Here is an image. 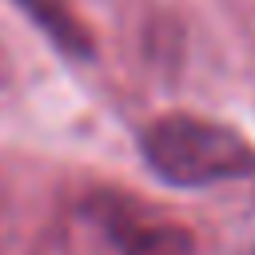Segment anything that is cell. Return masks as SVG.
I'll list each match as a JSON object with an SVG mask.
<instances>
[{
  "mask_svg": "<svg viewBox=\"0 0 255 255\" xmlns=\"http://www.w3.org/2000/svg\"><path fill=\"white\" fill-rule=\"evenodd\" d=\"M143 163L171 187H211L255 175V143L207 116L167 112L139 131Z\"/></svg>",
  "mask_w": 255,
  "mask_h": 255,
  "instance_id": "cell-1",
  "label": "cell"
},
{
  "mask_svg": "<svg viewBox=\"0 0 255 255\" xmlns=\"http://www.w3.org/2000/svg\"><path fill=\"white\" fill-rule=\"evenodd\" d=\"M84 219L104 235V243L116 255H191L195 251V235L175 215L124 191H96L84 203Z\"/></svg>",
  "mask_w": 255,
  "mask_h": 255,
  "instance_id": "cell-2",
  "label": "cell"
},
{
  "mask_svg": "<svg viewBox=\"0 0 255 255\" xmlns=\"http://www.w3.org/2000/svg\"><path fill=\"white\" fill-rule=\"evenodd\" d=\"M12 4H16L64 56L88 60V56L96 52L92 32H88V24L80 20V12H76L72 0H12Z\"/></svg>",
  "mask_w": 255,
  "mask_h": 255,
  "instance_id": "cell-3",
  "label": "cell"
},
{
  "mask_svg": "<svg viewBox=\"0 0 255 255\" xmlns=\"http://www.w3.org/2000/svg\"><path fill=\"white\" fill-rule=\"evenodd\" d=\"M8 80H12V68H8V56H4V48H0V100H4V92H8Z\"/></svg>",
  "mask_w": 255,
  "mask_h": 255,
  "instance_id": "cell-4",
  "label": "cell"
}]
</instances>
